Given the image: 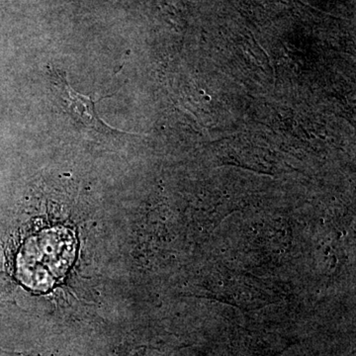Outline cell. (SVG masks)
Returning a JSON list of instances; mask_svg holds the SVG:
<instances>
[{
  "instance_id": "cell-1",
  "label": "cell",
  "mask_w": 356,
  "mask_h": 356,
  "mask_svg": "<svg viewBox=\"0 0 356 356\" xmlns=\"http://www.w3.org/2000/svg\"><path fill=\"white\" fill-rule=\"evenodd\" d=\"M76 240L70 229H46L30 236L17 257V276L35 291H47L58 284L74 264Z\"/></svg>"
},
{
  "instance_id": "cell-2",
  "label": "cell",
  "mask_w": 356,
  "mask_h": 356,
  "mask_svg": "<svg viewBox=\"0 0 356 356\" xmlns=\"http://www.w3.org/2000/svg\"><path fill=\"white\" fill-rule=\"evenodd\" d=\"M49 74L51 88L57 95L60 104L76 123L102 134L119 132L103 122L96 110V103L107 96L93 99L91 95H81L70 86L67 74L63 70H50Z\"/></svg>"
}]
</instances>
